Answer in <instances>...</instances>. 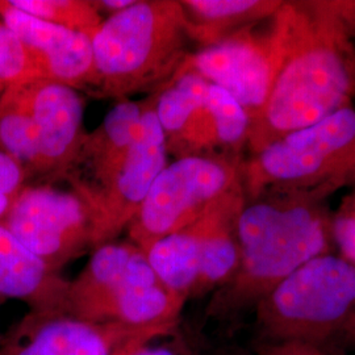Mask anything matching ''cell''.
Segmentation results:
<instances>
[{
	"mask_svg": "<svg viewBox=\"0 0 355 355\" xmlns=\"http://www.w3.org/2000/svg\"><path fill=\"white\" fill-rule=\"evenodd\" d=\"M187 35L180 1L137 0L104 19L91 37L89 95L124 101L165 86L184 62Z\"/></svg>",
	"mask_w": 355,
	"mask_h": 355,
	"instance_id": "cell-1",
	"label": "cell"
},
{
	"mask_svg": "<svg viewBox=\"0 0 355 355\" xmlns=\"http://www.w3.org/2000/svg\"><path fill=\"white\" fill-rule=\"evenodd\" d=\"M237 236L239 267L207 309L208 316L218 320L237 318L254 309L278 283L308 261L328 254L329 248L322 218L305 207H242Z\"/></svg>",
	"mask_w": 355,
	"mask_h": 355,
	"instance_id": "cell-2",
	"label": "cell"
},
{
	"mask_svg": "<svg viewBox=\"0 0 355 355\" xmlns=\"http://www.w3.org/2000/svg\"><path fill=\"white\" fill-rule=\"evenodd\" d=\"M262 343H296L325 352L350 343L355 327V267L322 254L296 268L254 308Z\"/></svg>",
	"mask_w": 355,
	"mask_h": 355,
	"instance_id": "cell-3",
	"label": "cell"
},
{
	"mask_svg": "<svg viewBox=\"0 0 355 355\" xmlns=\"http://www.w3.org/2000/svg\"><path fill=\"white\" fill-rule=\"evenodd\" d=\"M184 304L130 241L108 242L95 249L67 291V313L79 320L165 333L178 329Z\"/></svg>",
	"mask_w": 355,
	"mask_h": 355,
	"instance_id": "cell-4",
	"label": "cell"
},
{
	"mask_svg": "<svg viewBox=\"0 0 355 355\" xmlns=\"http://www.w3.org/2000/svg\"><path fill=\"white\" fill-rule=\"evenodd\" d=\"M79 91L31 79L0 94V149L42 184L60 182L86 135Z\"/></svg>",
	"mask_w": 355,
	"mask_h": 355,
	"instance_id": "cell-5",
	"label": "cell"
},
{
	"mask_svg": "<svg viewBox=\"0 0 355 355\" xmlns=\"http://www.w3.org/2000/svg\"><path fill=\"white\" fill-rule=\"evenodd\" d=\"M236 187L237 171L224 158H177L155 178L145 202L128 227V241L146 253L153 243L195 223Z\"/></svg>",
	"mask_w": 355,
	"mask_h": 355,
	"instance_id": "cell-6",
	"label": "cell"
},
{
	"mask_svg": "<svg viewBox=\"0 0 355 355\" xmlns=\"http://www.w3.org/2000/svg\"><path fill=\"white\" fill-rule=\"evenodd\" d=\"M0 224L53 271L94 252L92 209L76 192L28 184Z\"/></svg>",
	"mask_w": 355,
	"mask_h": 355,
	"instance_id": "cell-7",
	"label": "cell"
},
{
	"mask_svg": "<svg viewBox=\"0 0 355 355\" xmlns=\"http://www.w3.org/2000/svg\"><path fill=\"white\" fill-rule=\"evenodd\" d=\"M350 76L341 54L327 45L296 53L278 71L250 129L263 121L284 135L313 125L343 108Z\"/></svg>",
	"mask_w": 355,
	"mask_h": 355,
	"instance_id": "cell-8",
	"label": "cell"
},
{
	"mask_svg": "<svg viewBox=\"0 0 355 355\" xmlns=\"http://www.w3.org/2000/svg\"><path fill=\"white\" fill-rule=\"evenodd\" d=\"M165 136L155 114V92L145 99L137 136L120 162L83 200L95 220L94 250L127 230L167 165Z\"/></svg>",
	"mask_w": 355,
	"mask_h": 355,
	"instance_id": "cell-9",
	"label": "cell"
},
{
	"mask_svg": "<svg viewBox=\"0 0 355 355\" xmlns=\"http://www.w3.org/2000/svg\"><path fill=\"white\" fill-rule=\"evenodd\" d=\"M168 334L112 322L92 324L67 312L31 311L1 340L0 355H129Z\"/></svg>",
	"mask_w": 355,
	"mask_h": 355,
	"instance_id": "cell-10",
	"label": "cell"
},
{
	"mask_svg": "<svg viewBox=\"0 0 355 355\" xmlns=\"http://www.w3.org/2000/svg\"><path fill=\"white\" fill-rule=\"evenodd\" d=\"M274 67L271 53L265 45L248 33L239 32L187 55L175 76L193 73L225 89L241 104L253 124L278 74Z\"/></svg>",
	"mask_w": 355,
	"mask_h": 355,
	"instance_id": "cell-11",
	"label": "cell"
},
{
	"mask_svg": "<svg viewBox=\"0 0 355 355\" xmlns=\"http://www.w3.org/2000/svg\"><path fill=\"white\" fill-rule=\"evenodd\" d=\"M0 17L20 38L42 79L89 92L94 83L91 38L54 26L0 0Z\"/></svg>",
	"mask_w": 355,
	"mask_h": 355,
	"instance_id": "cell-12",
	"label": "cell"
},
{
	"mask_svg": "<svg viewBox=\"0 0 355 355\" xmlns=\"http://www.w3.org/2000/svg\"><path fill=\"white\" fill-rule=\"evenodd\" d=\"M354 140L355 111L343 107L313 125L263 145L249 175L253 183L262 177L275 180L312 177Z\"/></svg>",
	"mask_w": 355,
	"mask_h": 355,
	"instance_id": "cell-13",
	"label": "cell"
},
{
	"mask_svg": "<svg viewBox=\"0 0 355 355\" xmlns=\"http://www.w3.org/2000/svg\"><path fill=\"white\" fill-rule=\"evenodd\" d=\"M209 82L193 73L174 76L155 91V114L164 132L167 154L177 158L207 155L216 148L207 110Z\"/></svg>",
	"mask_w": 355,
	"mask_h": 355,
	"instance_id": "cell-14",
	"label": "cell"
},
{
	"mask_svg": "<svg viewBox=\"0 0 355 355\" xmlns=\"http://www.w3.org/2000/svg\"><path fill=\"white\" fill-rule=\"evenodd\" d=\"M144 110L145 99L119 101L99 127L86 132L61 177L70 190L85 199L120 162L137 136Z\"/></svg>",
	"mask_w": 355,
	"mask_h": 355,
	"instance_id": "cell-15",
	"label": "cell"
},
{
	"mask_svg": "<svg viewBox=\"0 0 355 355\" xmlns=\"http://www.w3.org/2000/svg\"><path fill=\"white\" fill-rule=\"evenodd\" d=\"M69 284L0 224V297L23 300L32 312H67Z\"/></svg>",
	"mask_w": 355,
	"mask_h": 355,
	"instance_id": "cell-16",
	"label": "cell"
},
{
	"mask_svg": "<svg viewBox=\"0 0 355 355\" xmlns=\"http://www.w3.org/2000/svg\"><path fill=\"white\" fill-rule=\"evenodd\" d=\"M242 209L240 192H228L200 217L202 245L199 275L191 299L221 288L234 275L240 262L237 220Z\"/></svg>",
	"mask_w": 355,
	"mask_h": 355,
	"instance_id": "cell-17",
	"label": "cell"
},
{
	"mask_svg": "<svg viewBox=\"0 0 355 355\" xmlns=\"http://www.w3.org/2000/svg\"><path fill=\"white\" fill-rule=\"evenodd\" d=\"M200 217L189 227L153 243L145 253L153 271L167 290L186 302L191 299L199 275L202 245Z\"/></svg>",
	"mask_w": 355,
	"mask_h": 355,
	"instance_id": "cell-18",
	"label": "cell"
},
{
	"mask_svg": "<svg viewBox=\"0 0 355 355\" xmlns=\"http://www.w3.org/2000/svg\"><path fill=\"white\" fill-rule=\"evenodd\" d=\"M187 35L214 45L228 38L236 26L259 16L266 8L258 0H184L180 1Z\"/></svg>",
	"mask_w": 355,
	"mask_h": 355,
	"instance_id": "cell-19",
	"label": "cell"
},
{
	"mask_svg": "<svg viewBox=\"0 0 355 355\" xmlns=\"http://www.w3.org/2000/svg\"><path fill=\"white\" fill-rule=\"evenodd\" d=\"M15 8L40 20L83 33L89 38L104 21L92 0H8Z\"/></svg>",
	"mask_w": 355,
	"mask_h": 355,
	"instance_id": "cell-20",
	"label": "cell"
},
{
	"mask_svg": "<svg viewBox=\"0 0 355 355\" xmlns=\"http://www.w3.org/2000/svg\"><path fill=\"white\" fill-rule=\"evenodd\" d=\"M207 110L211 114L216 146L239 148L250 133V117L225 89L209 83Z\"/></svg>",
	"mask_w": 355,
	"mask_h": 355,
	"instance_id": "cell-21",
	"label": "cell"
},
{
	"mask_svg": "<svg viewBox=\"0 0 355 355\" xmlns=\"http://www.w3.org/2000/svg\"><path fill=\"white\" fill-rule=\"evenodd\" d=\"M42 79L26 46L0 17V94L13 85Z\"/></svg>",
	"mask_w": 355,
	"mask_h": 355,
	"instance_id": "cell-22",
	"label": "cell"
},
{
	"mask_svg": "<svg viewBox=\"0 0 355 355\" xmlns=\"http://www.w3.org/2000/svg\"><path fill=\"white\" fill-rule=\"evenodd\" d=\"M24 167L0 149V221L7 216L16 198L28 186Z\"/></svg>",
	"mask_w": 355,
	"mask_h": 355,
	"instance_id": "cell-23",
	"label": "cell"
},
{
	"mask_svg": "<svg viewBox=\"0 0 355 355\" xmlns=\"http://www.w3.org/2000/svg\"><path fill=\"white\" fill-rule=\"evenodd\" d=\"M129 355H198L190 343H187L178 330L174 333L154 340L152 343H146L144 346L135 350Z\"/></svg>",
	"mask_w": 355,
	"mask_h": 355,
	"instance_id": "cell-24",
	"label": "cell"
},
{
	"mask_svg": "<svg viewBox=\"0 0 355 355\" xmlns=\"http://www.w3.org/2000/svg\"><path fill=\"white\" fill-rule=\"evenodd\" d=\"M331 233L343 258L355 267V216H340L334 220Z\"/></svg>",
	"mask_w": 355,
	"mask_h": 355,
	"instance_id": "cell-25",
	"label": "cell"
},
{
	"mask_svg": "<svg viewBox=\"0 0 355 355\" xmlns=\"http://www.w3.org/2000/svg\"><path fill=\"white\" fill-rule=\"evenodd\" d=\"M255 355H328L321 349L304 343H261Z\"/></svg>",
	"mask_w": 355,
	"mask_h": 355,
	"instance_id": "cell-26",
	"label": "cell"
},
{
	"mask_svg": "<svg viewBox=\"0 0 355 355\" xmlns=\"http://www.w3.org/2000/svg\"><path fill=\"white\" fill-rule=\"evenodd\" d=\"M137 0H92L94 6L99 12H105L108 16L114 15V13L121 12L132 7Z\"/></svg>",
	"mask_w": 355,
	"mask_h": 355,
	"instance_id": "cell-27",
	"label": "cell"
},
{
	"mask_svg": "<svg viewBox=\"0 0 355 355\" xmlns=\"http://www.w3.org/2000/svg\"><path fill=\"white\" fill-rule=\"evenodd\" d=\"M350 343H354L355 345V327L354 330H353V334H352V338H350Z\"/></svg>",
	"mask_w": 355,
	"mask_h": 355,
	"instance_id": "cell-28",
	"label": "cell"
}]
</instances>
